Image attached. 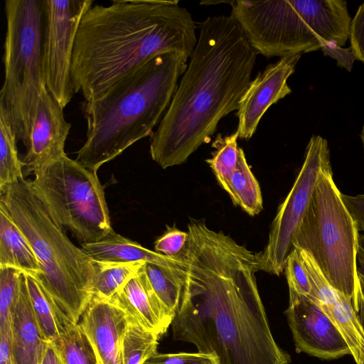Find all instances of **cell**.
<instances>
[{"mask_svg":"<svg viewBox=\"0 0 364 364\" xmlns=\"http://www.w3.org/2000/svg\"><path fill=\"white\" fill-rule=\"evenodd\" d=\"M188 234L173 338L193 344L217 364H290L272 336L258 291L260 253L210 229L204 219H191Z\"/></svg>","mask_w":364,"mask_h":364,"instance_id":"cell-1","label":"cell"},{"mask_svg":"<svg viewBox=\"0 0 364 364\" xmlns=\"http://www.w3.org/2000/svg\"><path fill=\"white\" fill-rule=\"evenodd\" d=\"M257 55L231 15L200 23L190 62L151 136L155 162L163 168L180 165L210 141L220 119L238 109Z\"/></svg>","mask_w":364,"mask_h":364,"instance_id":"cell-2","label":"cell"},{"mask_svg":"<svg viewBox=\"0 0 364 364\" xmlns=\"http://www.w3.org/2000/svg\"><path fill=\"white\" fill-rule=\"evenodd\" d=\"M178 1H113L82 16L75 36L71 77L85 101L100 97L154 57L177 52L190 58L196 23Z\"/></svg>","mask_w":364,"mask_h":364,"instance_id":"cell-3","label":"cell"},{"mask_svg":"<svg viewBox=\"0 0 364 364\" xmlns=\"http://www.w3.org/2000/svg\"><path fill=\"white\" fill-rule=\"evenodd\" d=\"M188 59L177 52L157 55L97 98L85 101L87 138L75 160L97 173L131 145L152 136L186 70Z\"/></svg>","mask_w":364,"mask_h":364,"instance_id":"cell-4","label":"cell"},{"mask_svg":"<svg viewBox=\"0 0 364 364\" xmlns=\"http://www.w3.org/2000/svg\"><path fill=\"white\" fill-rule=\"evenodd\" d=\"M0 203L29 242L41 266L36 279L71 321L78 323L92 299L94 261L53 219L30 181L0 191Z\"/></svg>","mask_w":364,"mask_h":364,"instance_id":"cell-5","label":"cell"},{"mask_svg":"<svg viewBox=\"0 0 364 364\" xmlns=\"http://www.w3.org/2000/svg\"><path fill=\"white\" fill-rule=\"evenodd\" d=\"M229 4L230 15L249 43L267 58L318 50L322 40L339 47L348 40L352 18L344 0H235Z\"/></svg>","mask_w":364,"mask_h":364,"instance_id":"cell-6","label":"cell"},{"mask_svg":"<svg viewBox=\"0 0 364 364\" xmlns=\"http://www.w3.org/2000/svg\"><path fill=\"white\" fill-rule=\"evenodd\" d=\"M359 234L330 164L320 172L292 245L310 254L331 286L351 301L357 313L363 294L357 262Z\"/></svg>","mask_w":364,"mask_h":364,"instance_id":"cell-7","label":"cell"},{"mask_svg":"<svg viewBox=\"0 0 364 364\" xmlns=\"http://www.w3.org/2000/svg\"><path fill=\"white\" fill-rule=\"evenodd\" d=\"M7 28L0 107L25 145L43 87V0H6Z\"/></svg>","mask_w":364,"mask_h":364,"instance_id":"cell-8","label":"cell"},{"mask_svg":"<svg viewBox=\"0 0 364 364\" xmlns=\"http://www.w3.org/2000/svg\"><path fill=\"white\" fill-rule=\"evenodd\" d=\"M33 174L31 186L54 221L81 244L98 242L114 231L97 173L65 154Z\"/></svg>","mask_w":364,"mask_h":364,"instance_id":"cell-9","label":"cell"},{"mask_svg":"<svg viewBox=\"0 0 364 364\" xmlns=\"http://www.w3.org/2000/svg\"><path fill=\"white\" fill-rule=\"evenodd\" d=\"M331 164L328 141L313 134L306 146L304 160L295 181L279 206L269 239L260 253V269L279 275L293 251L295 232L309 207L321 171Z\"/></svg>","mask_w":364,"mask_h":364,"instance_id":"cell-10","label":"cell"},{"mask_svg":"<svg viewBox=\"0 0 364 364\" xmlns=\"http://www.w3.org/2000/svg\"><path fill=\"white\" fill-rule=\"evenodd\" d=\"M43 60L46 86L64 108L75 94L71 77L74 43L92 0H43Z\"/></svg>","mask_w":364,"mask_h":364,"instance_id":"cell-11","label":"cell"},{"mask_svg":"<svg viewBox=\"0 0 364 364\" xmlns=\"http://www.w3.org/2000/svg\"><path fill=\"white\" fill-rule=\"evenodd\" d=\"M289 291L285 311L296 349L323 360L350 355L340 331L327 315L308 296Z\"/></svg>","mask_w":364,"mask_h":364,"instance_id":"cell-12","label":"cell"},{"mask_svg":"<svg viewBox=\"0 0 364 364\" xmlns=\"http://www.w3.org/2000/svg\"><path fill=\"white\" fill-rule=\"evenodd\" d=\"M301 56L297 53L282 57L250 81L237 112L240 139L249 140L267 109L292 92L287 80L295 72Z\"/></svg>","mask_w":364,"mask_h":364,"instance_id":"cell-13","label":"cell"},{"mask_svg":"<svg viewBox=\"0 0 364 364\" xmlns=\"http://www.w3.org/2000/svg\"><path fill=\"white\" fill-rule=\"evenodd\" d=\"M70 128L63 108L43 87L25 144L26 152L22 161L26 174L34 173L66 154L65 144Z\"/></svg>","mask_w":364,"mask_h":364,"instance_id":"cell-14","label":"cell"},{"mask_svg":"<svg viewBox=\"0 0 364 364\" xmlns=\"http://www.w3.org/2000/svg\"><path fill=\"white\" fill-rule=\"evenodd\" d=\"M311 291L308 296L327 315L348 344L356 364L364 363V329L351 301L334 289L314 259L304 260Z\"/></svg>","mask_w":364,"mask_h":364,"instance_id":"cell-15","label":"cell"},{"mask_svg":"<svg viewBox=\"0 0 364 364\" xmlns=\"http://www.w3.org/2000/svg\"><path fill=\"white\" fill-rule=\"evenodd\" d=\"M127 323L122 309L108 300L92 297L78 324L88 337L98 364H123L122 344Z\"/></svg>","mask_w":364,"mask_h":364,"instance_id":"cell-16","label":"cell"},{"mask_svg":"<svg viewBox=\"0 0 364 364\" xmlns=\"http://www.w3.org/2000/svg\"><path fill=\"white\" fill-rule=\"evenodd\" d=\"M108 301L122 309L129 321L159 337L166 332L174 317L154 291L144 266Z\"/></svg>","mask_w":364,"mask_h":364,"instance_id":"cell-17","label":"cell"},{"mask_svg":"<svg viewBox=\"0 0 364 364\" xmlns=\"http://www.w3.org/2000/svg\"><path fill=\"white\" fill-rule=\"evenodd\" d=\"M49 343L35 319L26 274L22 273L11 332V348L15 364H41Z\"/></svg>","mask_w":364,"mask_h":364,"instance_id":"cell-18","label":"cell"},{"mask_svg":"<svg viewBox=\"0 0 364 364\" xmlns=\"http://www.w3.org/2000/svg\"><path fill=\"white\" fill-rule=\"evenodd\" d=\"M81 248L96 261L143 262L172 269H180L185 265L181 255L172 257L151 251L114 231L98 242L81 244Z\"/></svg>","mask_w":364,"mask_h":364,"instance_id":"cell-19","label":"cell"},{"mask_svg":"<svg viewBox=\"0 0 364 364\" xmlns=\"http://www.w3.org/2000/svg\"><path fill=\"white\" fill-rule=\"evenodd\" d=\"M11 267L38 279L42 274L26 237L0 203V268Z\"/></svg>","mask_w":364,"mask_h":364,"instance_id":"cell-20","label":"cell"},{"mask_svg":"<svg viewBox=\"0 0 364 364\" xmlns=\"http://www.w3.org/2000/svg\"><path fill=\"white\" fill-rule=\"evenodd\" d=\"M26 279L35 319L46 339L52 343L58 338L61 327L71 321L63 313L38 280L27 274Z\"/></svg>","mask_w":364,"mask_h":364,"instance_id":"cell-21","label":"cell"},{"mask_svg":"<svg viewBox=\"0 0 364 364\" xmlns=\"http://www.w3.org/2000/svg\"><path fill=\"white\" fill-rule=\"evenodd\" d=\"M94 261L95 276L92 296L109 300L134 277L146 262H120Z\"/></svg>","mask_w":364,"mask_h":364,"instance_id":"cell-22","label":"cell"},{"mask_svg":"<svg viewBox=\"0 0 364 364\" xmlns=\"http://www.w3.org/2000/svg\"><path fill=\"white\" fill-rule=\"evenodd\" d=\"M52 343L62 364H98L94 348L78 323H65Z\"/></svg>","mask_w":364,"mask_h":364,"instance_id":"cell-23","label":"cell"},{"mask_svg":"<svg viewBox=\"0 0 364 364\" xmlns=\"http://www.w3.org/2000/svg\"><path fill=\"white\" fill-rule=\"evenodd\" d=\"M230 187L232 200L250 215L254 216L262 209V198L259 185L247 162L244 151L239 148L236 168L232 176Z\"/></svg>","mask_w":364,"mask_h":364,"instance_id":"cell-24","label":"cell"},{"mask_svg":"<svg viewBox=\"0 0 364 364\" xmlns=\"http://www.w3.org/2000/svg\"><path fill=\"white\" fill-rule=\"evenodd\" d=\"M183 267L172 269L147 262L144 265L154 291L174 316L180 304L184 284Z\"/></svg>","mask_w":364,"mask_h":364,"instance_id":"cell-25","label":"cell"},{"mask_svg":"<svg viewBox=\"0 0 364 364\" xmlns=\"http://www.w3.org/2000/svg\"><path fill=\"white\" fill-rule=\"evenodd\" d=\"M17 141L6 112L0 107V191L23 178L24 164L18 156Z\"/></svg>","mask_w":364,"mask_h":364,"instance_id":"cell-26","label":"cell"},{"mask_svg":"<svg viewBox=\"0 0 364 364\" xmlns=\"http://www.w3.org/2000/svg\"><path fill=\"white\" fill-rule=\"evenodd\" d=\"M239 134L236 131L231 135H218L212 144L215 151L212 153V158L206 160L214 172L222 188L232 197L230 187L232 176L236 168L239 156L237 139Z\"/></svg>","mask_w":364,"mask_h":364,"instance_id":"cell-27","label":"cell"},{"mask_svg":"<svg viewBox=\"0 0 364 364\" xmlns=\"http://www.w3.org/2000/svg\"><path fill=\"white\" fill-rule=\"evenodd\" d=\"M160 337L128 321L122 344L123 364H144L156 353Z\"/></svg>","mask_w":364,"mask_h":364,"instance_id":"cell-28","label":"cell"},{"mask_svg":"<svg viewBox=\"0 0 364 364\" xmlns=\"http://www.w3.org/2000/svg\"><path fill=\"white\" fill-rule=\"evenodd\" d=\"M21 274V272L14 268H0V333L11 331Z\"/></svg>","mask_w":364,"mask_h":364,"instance_id":"cell-29","label":"cell"},{"mask_svg":"<svg viewBox=\"0 0 364 364\" xmlns=\"http://www.w3.org/2000/svg\"><path fill=\"white\" fill-rule=\"evenodd\" d=\"M284 271L289 291L309 296L311 291L310 280L296 249L289 255Z\"/></svg>","mask_w":364,"mask_h":364,"instance_id":"cell-30","label":"cell"},{"mask_svg":"<svg viewBox=\"0 0 364 364\" xmlns=\"http://www.w3.org/2000/svg\"><path fill=\"white\" fill-rule=\"evenodd\" d=\"M144 364H217L215 358L202 353H155Z\"/></svg>","mask_w":364,"mask_h":364,"instance_id":"cell-31","label":"cell"},{"mask_svg":"<svg viewBox=\"0 0 364 364\" xmlns=\"http://www.w3.org/2000/svg\"><path fill=\"white\" fill-rule=\"evenodd\" d=\"M188 238V232L171 228L155 242L154 248L160 254L172 257H178L183 252Z\"/></svg>","mask_w":364,"mask_h":364,"instance_id":"cell-32","label":"cell"},{"mask_svg":"<svg viewBox=\"0 0 364 364\" xmlns=\"http://www.w3.org/2000/svg\"><path fill=\"white\" fill-rule=\"evenodd\" d=\"M348 39L356 60L364 63V2L351 19Z\"/></svg>","mask_w":364,"mask_h":364,"instance_id":"cell-33","label":"cell"},{"mask_svg":"<svg viewBox=\"0 0 364 364\" xmlns=\"http://www.w3.org/2000/svg\"><path fill=\"white\" fill-rule=\"evenodd\" d=\"M321 48L323 55L336 60L337 66L344 68L348 72L353 69L356 58L350 47H339L333 42L321 41Z\"/></svg>","mask_w":364,"mask_h":364,"instance_id":"cell-34","label":"cell"},{"mask_svg":"<svg viewBox=\"0 0 364 364\" xmlns=\"http://www.w3.org/2000/svg\"><path fill=\"white\" fill-rule=\"evenodd\" d=\"M347 208L356 222L359 231H364V193L349 196L342 193Z\"/></svg>","mask_w":364,"mask_h":364,"instance_id":"cell-35","label":"cell"},{"mask_svg":"<svg viewBox=\"0 0 364 364\" xmlns=\"http://www.w3.org/2000/svg\"><path fill=\"white\" fill-rule=\"evenodd\" d=\"M11 332L0 333V364H15L11 348Z\"/></svg>","mask_w":364,"mask_h":364,"instance_id":"cell-36","label":"cell"},{"mask_svg":"<svg viewBox=\"0 0 364 364\" xmlns=\"http://www.w3.org/2000/svg\"><path fill=\"white\" fill-rule=\"evenodd\" d=\"M41 364H62L54 345L50 342Z\"/></svg>","mask_w":364,"mask_h":364,"instance_id":"cell-37","label":"cell"},{"mask_svg":"<svg viewBox=\"0 0 364 364\" xmlns=\"http://www.w3.org/2000/svg\"><path fill=\"white\" fill-rule=\"evenodd\" d=\"M358 262V274L361 285L363 292L364 294V253L359 249L357 257Z\"/></svg>","mask_w":364,"mask_h":364,"instance_id":"cell-38","label":"cell"},{"mask_svg":"<svg viewBox=\"0 0 364 364\" xmlns=\"http://www.w3.org/2000/svg\"><path fill=\"white\" fill-rule=\"evenodd\" d=\"M358 314L359 316L360 322L362 323V326L364 329V294H363L360 296V301H359V309L358 311ZM364 364V363H363Z\"/></svg>","mask_w":364,"mask_h":364,"instance_id":"cell-39","label":"cell"},{"mask_svg":"<svg viewBox=\"0 0 364 364\" xmlns=\"http://www.w3.org/2000/svg\"><path fill=\"white\" fill-rule=\"evenodd\" d=\"M358 245L359 249L364 253V233L359 234Z\"/></svg>","mask_w":364,"mask_h":364,"instance_id":"cell-40","label":"cell"},{"mask_svg":"<svg viewBox=\"0 0 364 364\" xmlns=\"http://www.w3.org/2000/svg\"><path fill=\"white\" fill-rule=\"evenodd\" d=\"M360 137L363 144V147L364 150V125L363 126L362 130L360 134Z\"/></svg>","mask_w":364,"mask_h":364,"instance_id":"cell-41","label":"cell"}]
</instances>
